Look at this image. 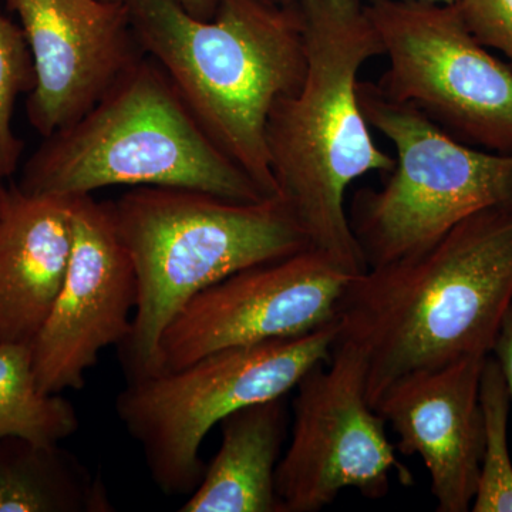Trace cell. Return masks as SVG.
<instances>
[{
  "label": "cell",
  "instance_id": "19",
  "mask_svg": "<svg viewBox=\"0 0 512 512\" xmlns=\"http://www.w3.org/2000/svg\"><path fill=\"white\" fill-rule=\"evenodd\" d=\"M35 86V67L25 33L0 15V178L18 168L23 144L13 131L12 119L20 94Z\"/></svg>",
  "mask_w": 512,
  "mask_h": 512
},
{
  "label": "cell",
  "instance_id": "11",
  "mask_svg": "<svg viewBox=\"0 0 512 512\" xmlns=\"http://www.w3.org/2000/svg\"><path fill=\"white\" fill-rule=\"evenodd\" d=\"M136 306V272L111 202L73 197L66 275L32 343L40 389L50 394L82 389L100 353L130 335Z\"/></svg>",
  "mask_w": 512,
  "mask_h": 512
},
{
  "label": "cell",
  "instance_id": "3",
  "mask_svg": "<svg viewBox=\"0 0 512 512\" xmlns=\"http://www.w3.org/2000/svg\"><path fill=\"white\" fill-rule=\"evenodd\" d=\"M144 55L168 77L212 143L278 198L266 147L275 101L306 74L298 0H220L194 18L177 0H126Z\"/></svg>",
  "mask_w": 512,
  "mask_h": 512
},
{
  "label": "cell",
  "instance_id": "8",
  "mask_svg": "<svg viewBox=\"0 0 512 512\" xmlns=\"http://www.w3.org/2000/svg\"><path fill=\"white\" fill-rule=\"evenodd\" d=\"M387 69L380 92L451 137L512 154V67L474 39L456 3L366 0Z\"/></svg>",
  "mask_w": 512,
  "mask_h": 512
},
{
  "label": "cell",
  "instance_id": "17",
  "mask_svg": "<svg viewBox=\"0 0 512 512\" xmlns=\"http://www.w3.org/2000/svg\"><path fill=\"white\" fill-rule=\"evenodd\" d=\"M72 404L43 392L33 369L32 345L0 342V441L59 446L79 430Z\"/></svg>",
  "mask_w": 512,
  "mask_h": 512
},
{
  "label": "cell",
  "instance_id": "12",
  "mask_svg": "<svg viewBox=\"0 0 512 512\" xmlns=\"http://www.w3.org/2000/svg\"><path fill=\"white\" fill-rule=\"evenodd\" d=\"M18 13L35 86L26 111L43 138L96 106L110 87L144 56L126 2L111 0H6Z\"/></svg>",
  "mask_w": 512,
  "mask_h": 512
},
{
  "label": "cell",
  "instance_id": "23",
  "mask_svg": "<svg viewBox=\"0 0 512 512\" xmlns=\"http://www.w3.org/2000/svg\"><path fill=\"white\" fill-rule=\"evenodd\" d=\"M3 178H0V218H2L3 202H5L6 188L2 185Z\"/></svg>",
  "mask_w": 512,
  "mask_h": 512
},
{
  "label": "cell",
  "instance_id": "20",
  "mask_svg": "<svg viewBox=\"0 0 512 512\" xmlns=\"http://www.w3.org/2000/svg\"><path fill=\"white\" fill-rule=\"evenodd\" d=\"M456 5L474 39L503 53L512 67V0H457Z\"/></svg>",
  "mask_w": 512,
  "mask_h": 512
},
{
  "label": "cell",
  "instance_id": "18",
  "mask_svg": "<svg viewBox=\"0 0 512 512\" xmlns=\"http://www.w3.org/2000/svg\"><path fill=\"white\" fill-rule=\"evenodd\" d=\"M511 393L500 363L488 355L480 384L484 448L471 511L512 512V461L508 448Z\"/></svg>",
  "mask_w": 512,
  "mask_h": 512
},
{
  "label": "cell",
  "instance_id": "6",
  "mask_svg": "<svg viewBox=\"0 0 512 512\" xmlns=\"http://www.w3.org/2000/svg\"><path fill=\"white\" fill-rule=\"evenodd\" d=\"M370 127L393 144L394 168L380 188H362L348 208L367 268L433 244L470 215L512 202V154L467 146L423 113L359 82Z\"/></svg>",
  "mask_w": 512,
  "mask_h": 512
},
{
  "label": "cell",
  "instance_id": "14",
  "mask_svg": "<svg viewBox=\"0 0 512 512\" xmlns=\"http://www.w3.org/2000/svg\"><path fill=\"white\" fill-rule=\"evenodd\" d=\"M73 197L6 190L0 218V342L29 343L52 311L72 251Z\"/></svg>",
  "mask_w": 512,
  "mask_h": 512
},
{
  "label": "cell",
  "instance_id": "26",
  "mask_svg": "<svg viewBox=\"0 0 512 512\" xmlns=\"http://www.w3.org/2000/svg\"><path fill=\"white\" fill-rule=\"evenodd\" d=\"M278 2H286V0H278Z\"/></svg>",
  "mask_w": 512,
  "mask_h": 512
},
{
  "label": "cell",
  "instance_id": "1",
  "mask_svg": "<svg viewBox=\"0 0 512 512\" xmlns=\"http://www.w3.org/2000/svg\"><path fill=\"white\" fill-rule=\"evenodd\" d=\"M512 308V202L470 215L426 248L350 278L338 339L367 360L376 407L420 370L493 353Z\"/></svg>",
  "mask_w": 512,
  "mask_h": 512
},
{
  "label": "cell",
  "instance_id": "25",
  "mask_svg": "<svg viewBox=\"0 0 512 512\" xmlns=\"http://www.w3.org/2000/svg\"><path fill=\"white\" fill-rule=\"evenodd\" d=\"M111 2H126V0H111Z\"/></svg>",
  "mask_w": 512,
  "mask_h": 512
},
{
  "label": "cell",
  "instance_id": "4",
  "mask_svg": "<svg viewBox=\"0 0 512 512\" xmlns=\"http://www.w3.org/2000/svg\"><path fill=\"white\" fill-rule=\"evenodd\" d=\"M111 207L137 278L133 325L119 346L128 380L160 373L163 333L198 293L309 248L278 198L235 202L185 188L136 187Z\"/></svg>",
  "mask_w": 512,
  "mask_h": 512
},
{
  "label": "cell",
  "instance_id": "21",
  "mask_svg": "<svg viewBox=\"0 0 512 512\" xmlns=\"http://www.w3.org/2000/svg\"><path fill=\"white\" fill-rule=\"evenodd\" d=\"M491 355H494L500 363L512 397V308L505 316L500 335H498Z\"/></svg>",
  "mask_w": 512,
  "mask_h": 512
},
{
  "label": "cell",
  "instance_id": "13",
  "mask_svg": "<svg viewBox=\"0 0 512 512\" xmlns=\"http://www.w3.org/2000/svg\"><path fill=\"white\" fill-rule=\"evenodd\" d=\"M487 356L420 370L392 384L375 409L396 433L400 453L419 456L439 512H467L484 448L480 384Z\"/></svg>",
  "mask_w": 512,
  "mask_h": 512
},
{
  "label": "cell",
  "instance_id": "9",
  "mask_svg": "<svg viewBox=\"0 0 512 512\" xmlns=\"http://www.w3.org/2000/svg\"><path fill=\"white\" fill-rule=\"evenodd\" d=\"M291 437L276 470L281 512H318L343 490L379 500L393 474L412 485L386 433V420L367 397V360L353 343L336 340L329 360L299 380Z\"/></svg>",
  "mask_w": 512,
  "mask_h": 512
},
{
  "label": "cell",
  "instance_id": "10",
  "mask_svg": "<svg viewBox=\"0 0 512 512\" xmlns=\"http://www.w3.org/2000/svg\"><path fill=\"white\" fill-rule=\"evenodd\" d=\"M350 278L311 248L228 276L194 296L171 320L161 338L160 373L218 350L332 325Z\"/></svg>",
  "mask_w": 512,
  "mask_h": 512
},
{
  "label": "cell",
  "instance_id": "16",
  "mask_svg": "<svg viewBox=\"0 0 512 512\" xmlns=\"http://www.w3.org/2000/svg\"><path fill=\"white\" fill-rule=\"evenodd\" d=\"M8 441L0 450V512H110L99 478L59 446Z\"/></svg>",
  "mask_w": 512,
  "mask_h": 512
},
{
  "label": "cell",
  "instance_id": "7",
  "mask_svg": "<svg viewBox=\"0 0 512 512\" xmlns=\"http://www.w3.org/2000/svg\"><path fill=\"white\" fill-rule=\"evenodd\" d=\"M336 339L332 323L128 380L116 412L140 446L154 484L167 495H190L204 476L200 451L210 431L229 414L295 390L309 370L329 360Z\"/></svg>",
  "mask_w": 512,
  "mask_h": 512
},
{
  "label": "cell",
  "instance_id": "5",
  "mask_svg": "<svg viewBox=\"0 0 512 512\" xmlns=\"http://www.w3.org/2000/svg\"><path fill=\"white\" fill-rule=\"evenodd\" d=\"M121 185L185 188L235 202L271 200L212 143L147 55L83 117L43 138L18 187L80 197Z\"/></svg>",
  "mask_w": 512,
  "mask_h": 512
},
{
  "label": "cell",
  "instance_id": "22",
  "mask_svg": "<svg viewBox=\"0 0 512 512\" xmlns=\"http://www.w3.org/2000/svg\"><path fill=\"white\" fill-rule=\"evenodd\" d=\"M191 16L201 20L214 18L220 0H177Z\"/></svg>",
  "mask_w": 512,
  "mask_h": 512
},
{
  "label": "cell",
  "instance_id": "2",
  "mask_svg": "<svg viewBox=\"0 0 512 512\" xmlns=\"http://www.w3.org/2000/svg\"><path fill=\"white\" fill-rule=\"evenodd\" d=\"M306 74L275 101L266 147L278 200L308 247L356 276L367 269L350 228L346 194L369 173L389 174L394 157L370 133L357 86L362 67L383 56L366 0H298Z\"/></svg>",
  "mask_w": 512,
  "mask_h": 512
},
{
  "label": "cell",
  "instance_id": "24",
  "mask_svg": "<svg viewBox=\"0 0 512 512\" xmlns=\"http://www.w3.org/2000/svg\"><path fill=\"white\" fill-rule=\"evenodd\" d=\"M420 2L439 3V5H454L457 0H420Z\"/></svg>",
  "mask_w": 512,
  "mask_h": 512
},
{
  "label": "cell",
  "instance_id": "15",
  "mask_svg": "<svg viewBox=\"0 0 512 512\" xmlns=\"http://www.w3.org/2000/svg\"><path fill=\"white\" fill-rule=\"evenodd\" d=\"M220 426V450L180 511L281 512L276 470L289 427L285 397L244 407Z\"/></svg>",
  "mask_w": 512,
  "mask_h": 512
}]
</instances>
